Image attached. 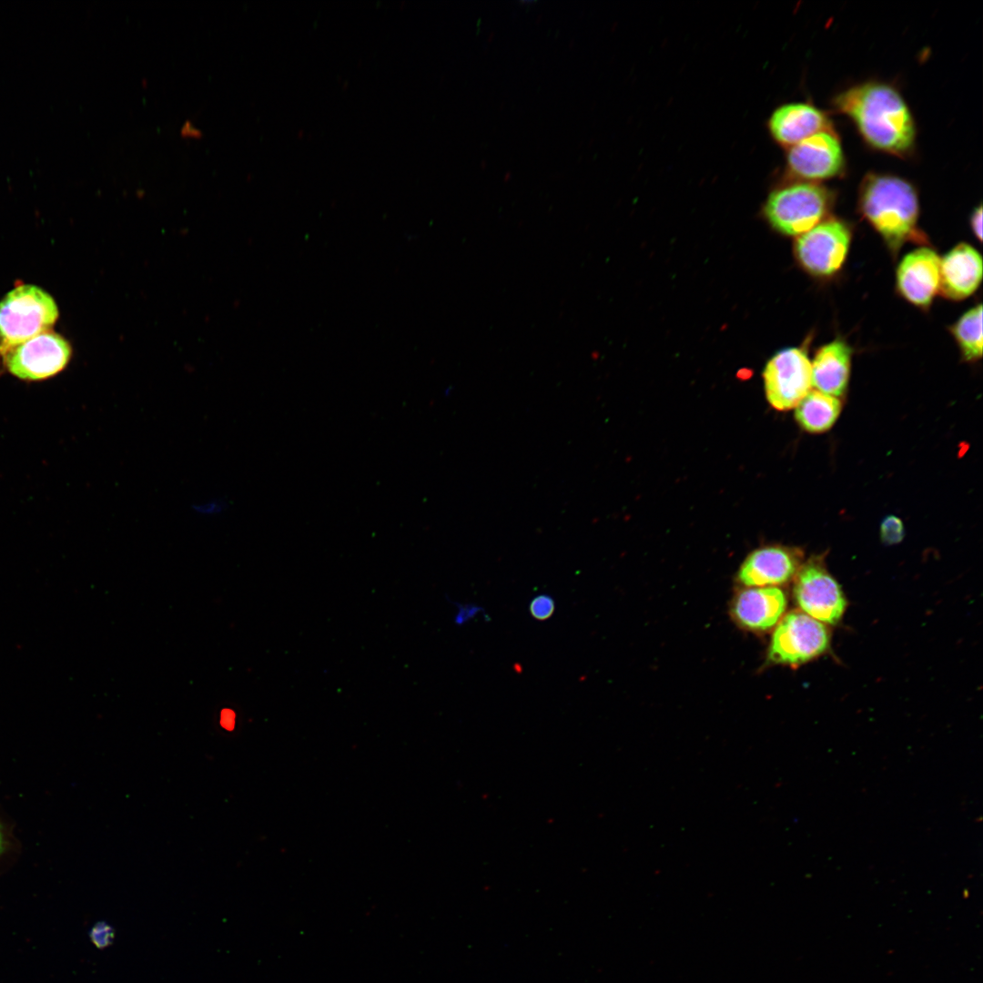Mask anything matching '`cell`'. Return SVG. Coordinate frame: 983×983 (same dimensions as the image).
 Segmentation results:
<instances>
[{
	"label": "cell",
	"instance_id": "obj_18",
	"mask_svg": "<svg viewBox=\"0 0 983 983\" xmlns=\"http://www.w3.org/2000/svg\"><path fill=\"white\" fill-rule=\"evenodd\" d=\"M964 360L974 362L982 357V305L966 311L949 327Z\"/></svg>",
	"mask_w": 983,
	"mask_h": 983
},
{
	"label": "cell",
	"instance_id": "obj_23",
	"mask_svg": "<svg viewBox=\"0 0 983 983\" xmlns=\"http://www.w3.org/2000/svg\"><path fill=\"white\" fill-rule=\"evenodd\" d=\"M181 137L186 138H200L203 136L202 130L194 125L191 120H186L179 130Z\"/></svg>",
	"mask_w": 983,
	"mask_h": 983
},
{
	"label": "cell",
	"instance_id": "obj_17",
	"mask_svg": "<svg viewBox=\"0 0 983 983\" xmlns=\"http://www.w3.org/2000/svg\"><path fill=\"white\" fill-rule=\"evenodd\" d=\"M795 409V419L801 429L810 433H822L836 423L842 402L838 398L811 390Z\"/></svg>",
	"mask_w": 983,
	"mask_h": 983
},
{
	"label": "cell",
	"instance_id": "obj_20",
	"mask_svg": "<svg viewBox=\"0 0 983 983\" xmlns=\"http://www.w3.org/2000/svg\"><path fill=\"white\" fill-rule=\"evenodd\" d=\"M89 937L97 948H105L112 944L115 932L109 924L100 921L92 927L89 931Z\"/></svg>",
	"mask_w": 983,
	"mask_h": 983
},
{
	"label": "cell",
	"instance_id": "obj_15",
	"mask_svg": "<svg viewBox=\"0 0 983 983\" xmlns=\"http://www.w3.org/2000/svg\"><path fill=\"white\" fill-rule=\"evenodd\" d=\"M786 603L785 593L777 586L747 587L736 595L732 612L743 627L764 632L778 623Z\"/></svg>",
	"mask_w": 983,
	"mask_h": 983
},
{
	"label": "cell",
	"instance_id": "obj_3",
	"mask_svg": "<svg viewBox=\"0 0 983 983\" xmlns=\"http://www.w3.org/2000/svg\"><path fill=\"white\" fill-rule=\"evenodd\" d=\"M833 198L831 192L820 184L794 182L769 195L765 214L777 231L798 237L828 218Z\"/></svg>",
	"mask_w": 983,
	"mask_h": 983
},
{
	"label": "cell",
	"instance_id": "obj_22",
	"mask_svg": "<svg viewBox=\"0 0 983 983\" xmlns=\"http://www.w3.org/2000/svg\"><path fill=\"white\" fill-rule=\"evenodd\" d=\"M970 228L975 238L980 242L982 240V207L979 205L977 207L970 216Z\"/></svg>",
	"mask_w": 983,
	"mask_h": 983
},
{
	"label": "cell",
	"instance_id": "obj_8",
	"mask_svg": "<svg viewBox=\"0 0 983 983\" xmlns=\"http://www.w3.org/2000/svg\"><path fill=\"white\" fill-rule=\"evenodd\" d=\"M829 641V632L824 623L803 612L794 611L778 622L768 659L775 664H801L823 654Z\"/></svg>",
	"mask_w": 983,
	"mask_h": 983
},
{
	"label": "cell",
	"instance_id": "obj_13",
	"mask_svg": "<svg viewBox=\"0 0 983 983\" xmlns=\"http://www.w3.org/2000/svg\"><path fill=\"white\" fill-rule=\"evenodd\" d=\"M982 258L970 244L962 242L940 258L939 293L948 299L971 296L982 279Z\"/></svg>",
	"mask_w": 983,
	"mask_h": 983
},
{
	"label": "cell",
	"instance_id": "obj_24",
	"mask_svg": "<svg viewBox=\"0 0 983 983\" xmlns=\"http://www.w3.org/2000/svg\"><path fill=\"white\" fill-rule=\"evenodd\" d=\"M220 725L227 730H232L235 726V713L230 709H224L220 715Z\"/></svg>",
	"mask_w": 983,
	"mask_h": 983
},
{
	"label": "cell",
	"instance_id": "obj_10",
	"mask_svg": "<svg viewBox=\"0 0 983 983\" xmlns=\"http://www.w3.org/2000/svg\"><path fill=\"white\" fill-rule=\"evenodd\" d=\"M844 154L834 131H824L787 148L789 173L813 182L834 177L844 168Z\"/></svg>",
	"mask_w": 983,
	"mask_h": 983
},
{
	"label": "cell",
	"instance_id": "obj_4",
	"mask_svg": "<svg viewBox=\"0 0 983 983\" xmlns=\"http://www.w3.org/2000/svg\"><path fill=\"white\" fill-rule=\"evenodd\" d=\"M58 318L54 299L35 285H20L0 301V356L50 330Z\"/></svg>",
	"mask_w": 983,
	"mask_h": 983
},
{
	"label": "cell",
	"instance_id": "obj_11",
	"mask_svg": "<svg viewBox=\"0 0 983 983\" xmlns=\"http://www.w3.org/2000/svg\"><path fill=\"white\" fill-rule=\"evenodd\" d=\"M940 257L923 246L905 255L897 268L896 288L907 302L927 309L939 293Z\"/></svg>",
	"mask_w": 983,
	"mask_h": 983
},
{
	"label": "cell",
	"instance_id": "obj_26",
	"mask_svg": "<svg viewBox=\"0 0 983 983\" xmlns=\"http://www.w3.org/2000/svg\"><path fill=\"white\" fill-rule=\"evenodd\" d=\"M7 846V839L3 825L0 823V856L5 853Z\"/></svg>",
	"mask_w": 983,
	"mask_h": 983
},
{
	"label": "cell",
	"instance_id": "obj_6",
	"mask_svg": "<svg viewBox=\"0 0 983 983\" xmlns=\"http://www.w3.org/2000/svg\"><path fill=\"white\" fill-rule=\"evenodd\" d=\"M765 393L776 410L795 409L812 390L811 360L806 350L792 347L777 351L763 371Z\"/></svg>",
	"mask_w": 983,
	"mask_h": 983
},
{
	"label": "cell",
	"instance_id": "obj_21",
	"mask_svg": "<svg viewBox=\"0 0 983 983\" xmlns=\"http://www.w3.org/2000/svg\"><path fill=\"white\" fill-rule=\"evenodd\" d=\"M530 613L534 619L543 621L549 619L554 612V601L546 594L534 597L530 603Z\"/></svg>",
	"mask_w": 983,
	"mask_h": 983
},
{
	"label": "cell",
	"instance_id": "obj_1",
	"mask_svg": "<svg viewBox=\"0 0 983 983\" xmlns=\"http://www.w3.org/2000/svg\"><path fill=\"white\" fill-rule=\"evenodd\" d=\"M836 108L848 117L862 137L873 147L894 155L907 153L914 145L916 128L901 95L892 86L868 82L837 95Z\"/></svg>",
	"mask_w": 983,
	"mask_h": 983
},
{
	"label": "cell",
	"instance_id": "obj_7",
	"mask_svg": "<svg viewBox=\"0 0 983 983\" xmlns=\"http://www.w3.org/2000/svg\"><path fill=\"white\" fill-rule=\"evenodd\" d=\"M1 357L12 375L36 381L61 372L71 360L72 347L64 337L49 330L11 348Z\"/></svg>",
	"mask_w": 983,
	"mask_h": 983
},
{
	"label": "cell",
	"instance_id": "obj_2",
	"mask_svg": "<svg viewBox=\"0 0 983 983\" xmlns=\"http://www.w3.org/2000/svg\"><path fill=\"white\" fill-rule=\"evenodd\" d=\"M858 208L894 256L907 242H927L925 234L918 228L917 190L904 178L867 174L860 186Z\"/></svg>",
	"mask_w": 983,
	"mask_h": 983
},
{
	"label": "cell",
	"instance_id": "obj_12",
	"mask_svg": "<svg viewBox=\"0 0 983 983\" xmlns=\"http://www.w3.org/2000/svg\"><path fill=\"white\" fill-rule=\"evenodd\" d=\"M803 552L793 547L769 545L756 549L743 562L738 579L746 587L777 586L799 570Z\"/></svg>",
	"mask_w": 983,
	"mask_h": 983
},
{
	"label": "cell",
	"instance_id": "obj_19",
	"mask_svg": "<svg viewBox=\"0 0 983 983\" xmlns=\"http://www.w3.org/2000/svg\"><path fill=\"white\" fill-rule=\"evenodd\" d=\"M881 541L887 545L898 543L904 538V525L902 521L895 516L888 515L880 525Z\"/></svg>",
	"mask_w": 983,
	"mask_h": 983
},
{
	"label": "cell",
	"instance_id": "obj_5",
	"mask_svg": "<svg viewBox=\"0 0 983 983\" xmlns=\"http://www.w3.org/2000/svg\"><path fill=\"white\" fill-rule=\"evenodd\" d=\"M852 241V230L844 220L827 218L797 237L795 256L808 274L830 278L845 264Z\"/></svg>",
	"mask_w": 983,
	"mask_h": 983
},
{
	"label": "cell",
	"instance_id": "obj_9",
	"mask_svg": "<svg viewBox=\"0 0 983 983\" xmlns=\"http://www.w3.org/2000/svg\"><path fill=\"white\" fill-rule=\"evenodd\" d=\"M796 575L794 595L801 610L821 623L836 624L845 612L846 602L823 560L812 557L800 566Z\"/></svg>",
	"mask_w": 983,
	"mask_h": 983
},
{
	"label": "cell",
	"instance_id": "obj_16",
	"mask_svg": "<svg viewBox=\"0 0 983 983\" xmlns=\"http://www.w3.org/2000/svg\"><path fill=\"white\" fill-rule=\"evenodd\" d=\"M852 351L851 346L841 338L821 346L811 361L812 387L838 399L844 396L850 377Z\"/></svg>",
	"mask_w": 983,
	"mask_h": 983
},
{
	"label": "cell",
	"instance_id": "obj_25",
	"mask_svg": "<svg viewBox=\"0 0 983 983\" xmlns=\"http://www.w3.org/2000/svg\"><path fill=\"white\" fill-rule=\"evenodd\" d=\"M479 610L480 608L475 606H460V611L456 616V623L461 624L468 620L469 617L473 616Z\"/></svg>",
	"mask_w": 983,
	"mask_h": 983
},
{
	"label": "cell",
	"instance_id": "obj_14",
	"mask_svg": "<svg viewBox=\"0 0 983 983\" xmlns=\"http://www.w3.org/2000/svg\"><path fill=\"white\" fill-rule=\"evenodd\" d=\"M772 137L789 148L820 132L833 131L824 112L806 103H789L777 107L768 120Z\"/></svg>",
	"mask_w": 983,
	"mask_h": 983
}]
</instances>
